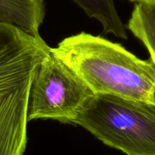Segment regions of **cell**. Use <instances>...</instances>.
<instances>
[{
  "mask_svg": "<svg viewBox=\"0 0 155 155\" xmlns=\"http://www.w3.org/2000/svg\"><path fill=\"white\" fill-rule=\"evenodd\" d=\"M90 18L101 23L104 32L114 34L116 37L127 39L126 28L119 16L114 0H71Z\"/></svg>",
  "mask_w": 155,
  "mask_h": 155,
  "instance_id": "cell-7",
  "label": "cell"
},
{
  "mask_svg": "<svg viewBox=\"0 0 155 155\" xmlns=\"http://www.w3.org/2000/svg\"><path fill=\"white\" fill-rule=\"evenodd\" d=\"M45 16L44 0H0V22L41 39L39 29Z\"/></svg>",
  "mask_w": 155,
  "mask_h": 155,
  "instance_id": "cell-5",
  "label": "cell"
},
{
  "mask_svg": "<svg viewBox=\"0 0 155 155\" xmlns=\"http://www.w3.org/2000/svg\"><path fill=\"white\" fill-rule=\"evenodd\" d=\"M52 52L94 94L155 104V65L122 45L85 32L62 40Z\"/></svg>",
  "mask_w": 155,
  "mask_h": 155,
  "instance_id": "cell-1",
  "label": "cell"
},
{
  "mask_svg": "<svg viewBox=\"0 0 155 155\" xmlns=\"http://www.w3.org/2000/svg\"><path fill=\"white\" fill-rule=\"evenodd\" d=\"M50 47L0 22V155H24L31 87Z\"/></svg>",
  "mask_w": 155,
  "mask_h": 155,
  "instance_id": "cell-2",
  "label": "cell"
},
{
  "mask_svg": "<svg viewBox=\"0 0 155 155\" xmlns=\"http://www.w3.org/2000/svg\"><path fill=\"white\" fill-rule=\"evenodd\" d=\"M73 123L126 155H155V104L94 94Z\"/></svg>",
  "mask_w": 155,
  "mask_h": 155,
  "instance_id": "cell-3",
  "label": "cell"
},
{
  "mask_svg": "<svg viewBox=\"0 0 155 155\" xmlns=\"http://www.w3.org/2000/svg\"><path fill=\"white\" fill-rule=\"evenodd\" d=\"M129 1L133 2H151V1H154V0H129Z\"/></svg>",
  "mask_w": 155,
  "mask_h": 155,
  "instance_id": "cell-8",
  "label": "cell"
},
{
  "mask_svg": "<svg viewBox=\"0 0 155 155\" xmlns=\"http://www.w3.org/2000/svg\"><path fill=\"white\" fill-rule=\"evenodd\" d=\"M94 94L90 87L50 47L31 85L28 120L53 119L73 123Z\"/></svg>",
  "mask_w": 155,
  "mask_h": 155,
  "instance_id": "cell-4",
  "label": "cell"
},
{
  "mask_svg": "<svg viewBox=\"0 0 155 155\" xmlns=\"http://www.w3.org/2000/svg\"><path fill=\"white\" fill-rule=\"evenodd\" d=\"M127 28L145 46L155 65V0L137 2Z\"/></svg>",
  "mask_w": 155,
  "mask_h": 155,
  "instance_id": "cell-6",
  "label": "cell"
}]
</instances>
